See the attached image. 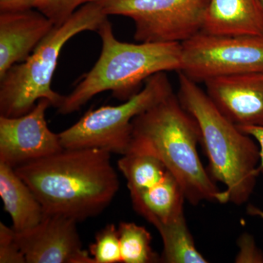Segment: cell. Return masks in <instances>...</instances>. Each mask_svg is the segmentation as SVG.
I'll return each instance as SVG.
<instances>
[{
	"label": "cell",
	"mask_w": 263,
	"mask_h": 263,
	"mask_svg": "<svg viewBox=\"0 0 263 263\" xmlns=\"http://www.w3.org/2000/svg\"><path fill=\"white\" fill-rule=\"evenodd\" d=\"M45 214L86 220L103 212L119 191L111 153L97 148L60 151L15 167Z\"/></svg>",
	"instance_id": "obj_1"
},
{
	"label": "cell",
	"mask_w": 263,
	"mask_h": 263,
	"mask_svg": "<svg viewBox=\"0 0 263 263\" xmlns=\"http://www.w3.org/2000/svg\"><path fill=\"white\" fill-rule=\"evenodd\" d=\"M200 134L195 119L183 108L173 93L133 121L128 152L150 154L158 158L174 175L186 201L227 203L209 171L204 167L197 146Z\"/></svg>",
	"instance_id": "obj_2"
},
{
	"label": "cell",
	"mask_w": 263,
	"mask_h": 263,
	"mask_svg": "<svg viewBox=\"0 0 263 263\" xmlns=\"http://www.w3.org/2000/svg\"><path fill=\"white\" fill-rule=\"evenodd\" d=\"M177 98L198 126L211 177L226 186L227 202L245 203L259 175L258 144L224 117L205 91L182 72H179Z\"/></svg>",
	"instance_id": "obj_3"
},
{
	"label": "cell",
	"mask_w": 263,
	"mask_h": 263,
	"mask_svg": "<svg viewBox=\"0 0 263 263\" xmlns=\"http://www.w3.org/2000/svg\"><path fill=\"white\" fill-rule=\"evenodd\" d=\"M102 42L100 57L70 94L64 96L57 111L68 115L80 110L91 98L110 91L127 101L139 92L151 76L181 68V43H130L118 41L108 18L98 32Z\"/></svg>",
	"instance_id": "obj_4"
},
{
	"label": "cell",
	"mask_w": 263,
	"mask_h": 263,
	"mask_svg": "<svg viewBox=\"0 0 263 263\" xmlns=\"http://www.w3.org/2000/svg\"><path fill=\"white\" fill-rule=\"evenodd\" d=\"M107 19L95 1L81 6L62 25L54 26L25 61L12 66L0 78V116H23L41 99L58 108L64 95L53 91L51 81L62 48L79 33L98 32Z\"/></svg>",
	"instance_id": "obj_5"
},
{
	"label": "cell",
	"mask_w": 263,
	"mask_h": 263,
	"mask_svg": "<svg viewBox=\"0 0 263 263\" xmlns=\"http://www.w3.org/2000/svg\"><path fill=\"white\" fill-rule=\"evenodd\" d=\"M174 93L166 72L151 76L139 92L116 106L90 109L76 124L59 133L65 149L97 148L124 155L130 146L133 121Z\"/></svg>",
	"instance_id": "obj_6"
},
{
	"label": "cell",
	"mask_w": 263,
	"mask_h": 263,
	"mask_svg": "<svg viewBox=\"0 0 263 263\" xmlns=\"http://www.w3.org/2000/svg\"><path fill=\"white\" fill-rule=\"evenodd\" d=\"M263 72V34H215L200 31L181 43V68L189 79Z\"/></svg>",
	"instance_id": "obj_7"
},
{
	"label": "cell",
	"mask_w": 263,
	"mask_h": 263,
	"mask_svg": "<svg viewBox=\"0 0 263 263\" xmlns=\"http://www.w3.org/2000/svg\"><path fill=\"white\" fill-rule=\"evenodd\" d=\"M210 0H97L107 15L134 22L138 43H183L202 31Z\"/></svg>",
	"instance_id": "obj_8"
},
{
	"label": "cell",
	"mask_w": 263,
	"mask_h": 263,
	"mask_svg": "<svg viewBox=\"0 0 263 263\" xmlns=\"http://www.w3.org/2000/svg\"><path fill=\"white\" fill-rule=\"evenodd\" d=\"M49 100L41 99L29 113L0 116V162L15 167L63 150L59 134L48 128Z\"/></svg>",
	"instance_id": "obj_9"
},
{
	"label": "cell",
	"mask_w": 263,
	"mask_h": 263,
	"mask_svg": "<svg viewBox=\"0 0 263 263\" xmlns=\"http://www.w3.org/2000/svg\"><path fill=\"white\" fill-rule=\"evenodd\" d=\"M77 222L67 216L45 214L32 229L16 233L27 263H95L83 249Z\"/></svg>",
	"instance_id": "obj_10"
},
{
	"label": "cell",
	"mask_w": 263,
	"mask_h": 263,
	"mask_svg": "<svg viewBox=\"0 0 263 263\" xmlns=\"http://www.w3.org/2000/svg\"><path fill=\"white\" fill-rule=\"evenodd\" d=\"M205 92L238 127L263 126V72L221 76L204 82Z\"/></svg>",
	"instance_id": "obj_11"
},
{
	"label": "cell",
	"mask_w": 263,
	"mask_h": 263,
	"mask_svg": "<svg viewBox=\"0 0 263 263\" xmlns=\"http://www.w3.org/2000/svg\"><path fill=\"white\" fill-rule=\"evenodd\" d=\"M53 27L37 9L0 12V78L25 61Z\"/></svg>",
	"instance_id": "obj_12"
},
{
	"label": "cell",
	"mask_w": 263,
	"mask_h": 263,
	"mask_svg": "<svg viewBox=\"0 0 263 263\" xmlns=\"http://www.w3.org/2000/svg\"><path fill=\"white\" fill-rule=\"evenodd\" d=\"M129 194L135 211L157 230L185 217L184 194L170 171Z\"/></svg>",
	"instance_id": "obj_13"
},
{
	"label": "cell",
	"mask_w": 263,
	"mask_h": 263,
	"mask_svg": "<svg viewBox=\"0 0 263 263\" xmlns=\"http://www.w3.org/2000/svg\"><path fill=\"white\" fill-rule=\"evenodd\" d=\"M202 31L215 34H263L258 0H210Z\"/></svg>",
	"instance_id": "obj_14"
},
{
	"label": "cell",
	"mask_w": 263,
	"mask_h": 263,
	"mask_svg": "<svg viewBox=\"0 0 263 263\" xmlns=\"http://www.w3.org/2000/svg\"><path fill=\"white\" fill-rule=\"evenodd\" d=\"M0 197L16 233L32 229L44 217L42 205L30 187L17 174L14 167L1 162Z\"/></svg>",
	"instance_id": "obj_15"
},
{
	"label": "cell",
	"mask_w": 263,
	"mask_h": 263,
	"mask_svg": "<svg viewBox=\"0 0 263 263\" xmlns=\"http://www.w3.org/2000/svg\"><path fill=\"white\" fill-rule=\"evenodd\" d=\"M163 243L161 261L166 263H207V259L195 246V240L183 217L160 228Z\"/></svg>",
	"instance_id": "obj_16"
},
{
	"label": "cell",
	"mask_w": 263,
	"mask_h": 263,
	"mask_svg": "<svg viewBox=\"0 0 263 263\" xmlns=\"http://www.w3.org/2000/svg\"><path fill=\"white\" fill-rule=\"evenodd\" d=\"M122 262L152 263L161 260L152 247V235L146 228L122 221L118 227Z\"/></svg>",
	"instance_id": "obj_17"
},
{
	"label": "cell",
	"mask_w": 263,
	"mask_h": 263,
	"mask_svg": "<svg viewBox=\"0 0 263 263\" xmlns=\"http://www.w3.org/2000/svg\"><path fill=\"white\" fill-rule=\"evenodd\" d=\"M95 263L122 262L119 232L115 224H108L100 230L89 247Z\"/></svg>",
	"instance_id": "obj_18"
},
{
	"label": "cell",
	"mask_w": 263,
	"mask_h": 263,
	"mask_svg": "<svg viewBox=\"0 0 263 263\" xmlns=\"http://www.w3.org/2000/svg\"><path fill=\"white\" fill-rule=\"evenodd\" d=\"M95 1L97 0H38L34 8L57 27L65 23L81 6Z\"/></svg>",
	"instance_id": "obj_19"
},
{
	"label": "cell",
	"mask_w": 263,
	"mask_h": 263,
	"mask_svg": "<svg viewBox=\"0 0 263 263\" xmlns=\"http://www.w3.org/2000/svg\"><path fill=\"white\" fill-rule=\"evenodd\" d=\"M0 262L27 263L13 228L0 222Z\"/></svg>",
	"instance_id": "obj_20"
},
{
	"label": "cell",
	"mask_w": 263,
	"mask_h": 263,
	"mask_svg": "<svg viewBox=\"0 0 263 263\" xmlns=\"http://www.w3.org/2000/svg\"><path fill=\"white\" fill-rule=\"evenodd\" d=\"M238 251L235 262L237 263H263V252L255 240L249 233H243L237 241Z\"/></svg>",
	"instance_id": "obj_21"
},
{
	"label": "cell",
	"mask_w": 263,
	"mask_h": 263,
	"mask_svg": "<svg viewBox=\"0 0 263 263\" xmlns=\"http://www.w3.org/2000/svg\"><path fill=\"white\" fill-rule=\"evenodd\" d=\"M238 127V126H237ZM240 131L253 138L258 144L259 148V174L263 176V126H243L238 127Z\"/></svg>",
	"instance_id": "obj_22"
},
{
	"label": "cell",
	"mask_w": 263,
	"mask_h": 263,
	"mask_svg": "<svg viewBox=\"0 0 263 263\" xmlns=\"http://www.w3.org/2000/svg\"><path fill=\"white\" fill-rule=\"evenodd\" d=\"M38 0H0V12L19 11L34 8Z\"/></svg>",
	"instance_id": "obj_23"
},
{
	"label": "cell",
	"mask_w": 263,
	"mask_h": 263,
	"mask_svg": "<svg viewBox=\"0 0 263 263\" xmlns=\"http://www.w3.org/2000/svg\"><path fill=\"white\" fill-rule=\"evenodd\" d=\"M247 214L250 216H257L263 219V210L253 205H249L247 207Z\"/></svg>",
	"instance_id": "obj_24"
},
{
	"label": "cell",
	"mask_w": 263,
	"mask_h": 263,
	"mask_svg": "<svg viewBox=\"0 0 263 263\" xmlns=\"http://www.w3.org/2000/svg\"><path fill=\"white\" fill-rule=\"evenodd\" d=\"M259 10H260L261 17H262L263 24V0H258Z\"/></svg>",
	"instance_id": "obj_25"
}]
</instances>
